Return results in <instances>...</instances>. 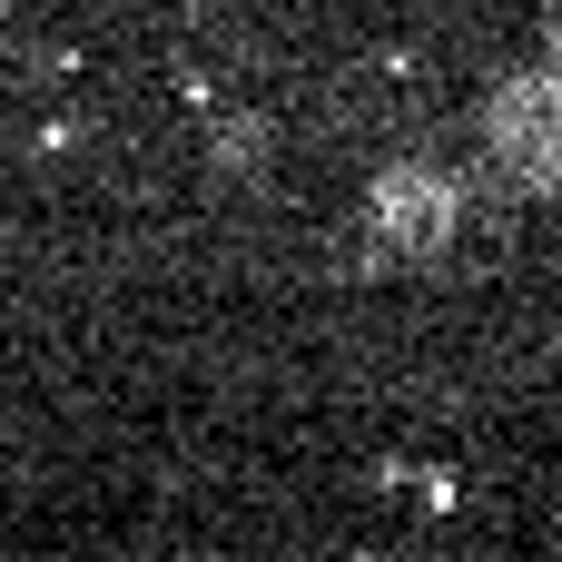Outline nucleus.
<instances>
[{
    "label": "nucleus",
    "mask_w": 562,
    "mask_h": 562,
    "mask_svg": "<svg viewBox=\"0 0 562 562\" xmlns=\"http://www.w3.org/2000/svg\"><path fill=\"white\" fill-rule=\"evenodd\" d=\"M484 148L514 188H562V49L514 69L484 109Z\"/></svg>",
    "instance_id": "f257e3e1"
},
{
    "label": "nucleus",
    "mask_w": 562,
    "mask_h": 562,
    "mask_svg": "<svg viewBox=\"0 0 562 562\" xmlns=\"http://www.w3.org/2000/svg\"><path fill=\"white\" fill-rule=\"evenodd\" d=\"M366 227H375L385 247H454V227H464V188L435 178V168H395V178H375Z\"/></svg>",
    "instance_id": "f03ea898"
}]
</instances>
